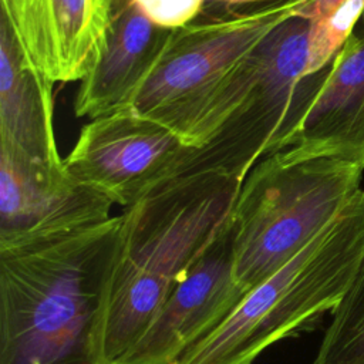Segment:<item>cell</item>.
Segmentation results:
<instances>
[{
	"mask_svg": "<svg viewBox=\"0 0 364 364\" xmlns=\"http://www.w3.org/2000/svg\"><path fill=\"white\" fill-rule=\"evenodd\" d=\"M121 223L0 240V364H102Z\"/></svg>",
	"mask_w": 364,
	"mask_h": 364,
	"instance_id": "obj_1",
	"label": "cell"
},
{
	"mask_svg": "<svg viewBox=\"0 0 364 364\" xmlns=\"http://www.w3.org/2000/svg\"><path fill=\"white\" fill-rule=\"evenodd\" d=\"M242 182L223 169L189 171L124 208L102 321V364H119L229 225Z\"/></svg>",
	"mask_w": 364,
	"mask_h": 364,
	"instance_id": "obj_2",
	"label": "cell"
},
{
	"mask_svg": "<svg viewBox=\"0 0 364 364\" xmlns=\"http://www.w3.org/2000/svg\"><path fill=\"white\" fill-rule=\"evenodd\" d=\"M311 28L299 14L284 20L196 108L179 132L193 146L183 173L223 169L243 181L291 145L323 77L307 75Z\"/></svg>",
	"mask_w": 364,
	"mask_h": 364,
	"instance_id": "obj_3",
	"label": "cell"
},
{
	"mask_svg": "<svg viewBox=\"0 0 364 364\" xmlns=\"http://www.w3.org/2000/svg\"><path fill=\"white\" fill-rule=\"evenodd\" d=\"M364 189L300 252L247 291L209 336L173 364H252L273 344L311 328L338 304L363 252Z\"/></svg>",
	"mask_w": 364,
	"mask_h": 364,
	"instance_id": "obj_4",
	"label": "cell"
},
{
	"mask_svg": "<svg viewBox=\"0 0 364 364\" xmlns=\"http://www.w3.org/2000/svg\"><path fill=\"white\" fill-rule=\"evenodd\" d=\"M360 165L279 151L246 175L232 215L233 277L247 293L300 252L361 189Z\"/></svg>",
	"mask_w": 364,
	"mask_h": 364,
	"instance_id": "obj_5",
	"label": "cell"
},
{
	"mask_svg": "<svg viewBox=\"0 0 364 364\" xmlns=\"http://www.w3.org/2000/svg\"><path fill=\"white\" fill-rule=\"evenodd\" d=\"M301 0H272L247 7L205 10L175 28L129 108L178 135L196 108Z\"/></svg>",
	"mask_w": 364,
	"mask_h": 364,
	"instance_id": "obj_6",
	"label": "cell"
},
{
	"mask_svg": "<svg viewBox=\"0 0 364 364\" xmlns=\"http://www.w3.org/2000/svg\"><path fill=\"white\" fill-rule=\"evenodd\" d=\"M192 149L173 129L124 107L91 118L63 164L77 182L128 208L183 173Z\"/></svg>",
	"mask_w": 364,
	"mask_h": 364,
	"instance_id": "obj_7",
	"label": "cell"
},
{
	"mask_svg": "<svg viewBox=\"0 0 364 364\" xmlns=\"http://www.w3.org/2000/svg\"><path fill=\"white\" fill-rule=\"evenodd\" d=\"M245 294L233 277L229 222L176 284L119 364H173L216 330Z\"/></svg>",
	"mask_w": 364,
	"mask_h": 364,
	"instance_id": "obj_8",
	"label": "cell"
},
{
	"mask_svg": "<svg viewBox=\"0 0 364 364\" xmlns=\"http://www.w3.org/2000/svg\"><path fill=\"white\" fill-rule=\"evenodd\" d=\"M114 203L51 164L0 144V240L77 229L111 218Z\"/></svg>",
	"mask_w": 364,
	"mask_h": 364,
	"instance_id": "obj_9",
	"label": "cell"
},
{
	"mask_svg": "<svg viewBox=\"0 0 364 364\" xmlns=\"http://www.w3.org/2000/svg\"><path fill=\"white\" fill-rule=\"evenodd\" d=\"M118 0H1L28 63L55 82L82 80L97 61Z\"/></svg>",
	"mask_w": 364,
	"mask_h": 364,
	"instance_id": "obj_10",
	"label": "cell"
},
{
	"mask_svg": "<svg viewBox=\"0 0 364 364\" xmlns=\"http://www.w3.org/2000/svg\"><path fill=\"white\" fill-rule=\"evenodd\" d=\"M294 158L333 156L364 168V38H347L327 64L289 148Z\"/></svg>",
	"mask_w": 364,
	"mask_h": 364,
	"instance_id": "obj_11",
	"label": "cell"
},
{
	"mask_svg": "<svg viewBox=\"0 0 364 364\" xmlns=\"http://www.w3.org/2000/svg\"><path fill=\"white\" fill-rule=\"evenodd\" d=\"M172 31L154 24L132 0H118L104 47L77 90L75 117L91 119L128 107Z\"/></svg>",
	"mask_w": 364,
	"mask_h": 364,
	"instance_id": "obj_12",
	"label": "cell"
},
{
	"mask_svg": "<svg viewBox=\"0 0 364 364\" xmlns=\"http://www.w3.org/2000/svg\"><path fill=\"white\" fill-rule=\"evenodd\" d=\"M53 82L27 60L13 28L0 20V144L63 164L54 134Z\"/></svg>",
	"mask_w": 364,
	"mask_h": 364,
	"instance_id": "obj_13",
	"label": "cell"
},
{
	"mask_svg": "<svg viewBox=\"0 0 364 364\" xmlns=\"http://www.w3.org/2000/svg\"><path fill=\"white\" fill-rule=\"evenodd\" d=\"M313 364H364V235L355 273L331 311Z\"/></svg>",
	"mask_w": 364,
	"mask_h": 364,
	"instance_id": "obj_14",
	"label": "cell"
},
{
	"mask_svg": "<svg viewBox=\"0 0 364 364\" xmlns=\"http://www.w3.org/2000/svg\"><path fill=\"white\" fill-rule=\"evenodd\" d=\"M363 9L364 0H346L330 14L313 20L307 75L321 70L338 53Z\"/></svg>",
	"mask_w": 364,
	"mask_h": 364,
	"instance_id": "obj_15",
	"label": "cell"
},
{
	"mask_svg": "<svg viewBox=\"0 0 364 364\" xmlns=\"http://www.w3.org/2000/svg\"><path fill=\"white\" fill-rule=\"evenodd\" d=\"M156 26L175 30L196 20L206 7V0H132Z\"/></svg>",
	"mask_w": 364,
	"mask_h": 364,
	"instance_id": "obj_16",
	"label": "cell"
},
{
	"mask_svg": "<svg viewBox=\"0 0 364 364\" xmlns=\"http://www.w3.org/2000/svg\"><path fill=\"white\" fill-rule=\"evenodd\" d=\"M346 0H301L296 14L316 20L334 11Z\"/></svg>",
	"mask_w": 364,
	"mask_h": 364,
	"instance_id": "obj_17",
	"label": "cell"
},
{
	"mask_svg": "<svg viewBox=\"0 0 364 364\" xmlns=\"http://www.w3.org/2000/svg\"><path fill=\"white\" fill-rule=\"evenodd\" d=\"M272 0H206L205 10H223V9H237L247 7L259 3H266Z\"/></svg>",
	"mask_w": 364,
	"mask_h": 364,
	"instance_id": "obj_18",
	"label": "cell"
},
{
	"mask_svg": "<svg viewBox=\"0 0 364 364\" xmlns=\"http://www.w3.org/2000/svg\"><path fill=\"white\" fill-rule=\"evenodd\" d=\"M348 38H353V40H363L364 38V9H363V11H361V14H360V17H358V20H357V23H355V26H354Z\"/></svg>",
	"mask_w": 364,
	"mask_h": 364,
	"instance_id": "obj_19",
	"label": "cell"
}]
</instances>
